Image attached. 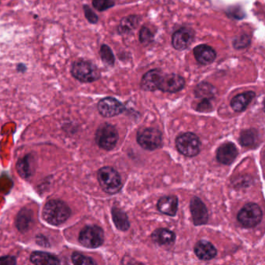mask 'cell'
<instances>
[{"label": "cell", "instance_id": "1", "mask_svg": "<svg viewBox=\"0 0 265 265\" xmlns=\"http://www.w3.org/2000/svg\"><path fill=\"white\" fill-rule=\"evenodd\" d=\"M42 216L44 220L51 225H62L70 217L71 209L63 201L53 199L45 204Z\"/></svg>", "mask_w": 265, "mask_h": 265}, {"label": "cell", "instance_id": "2", "mask_svg": "<svg viewBox=\"0 0 265 265\" xmlns=\"http://www.w3.org/2000/svg\"><path fill=\"white\" fill-rule=\"evenodd\" d=\"M71 75L80 83H93L100 79L101 74L97 65L87 60L79 59L71 67Z\"/></svg>", "mask_w": 265, "mask_h": 265}, {"label": "cell", "instance_id": "3", "mask_svg": "<svg viewBox=\"0 0 265 265\" xmlns=\"http://www.w3.org/2000/svg\"><path fill=\"white\" fill-rule=\"evenodd\" d=\"M99 184L104 192L107 194H116L122 188L121 177L114 168L102 167L97 172Z\"/></svg>", "mask_w": 265, "mask_h": 265}, {"label": "cell", "instance_id": "4", "mask_svg": "<svg viewBox=\"0 0 265 265\" xmlns=\"http://www.w3.org/2000/svg\"><path fill=\"white\" fill-rule=\"evenodd\" d=\"M119 135L115 127L104 123L97 128L96 132V142L101 149L111 150L116 146Z\"/></svg>", "mask_w": 265, "mask_h": 265}, {"label": "cell", "instance_id": "5", "mask_svg": "<svg viewBox=\"0 0 265 265\" xmlns=\"http://www.w3.org/2000/svg\"><path fill=\"white\" fill-rule=\"evenodd\" d=\"M79 241L85 248H99L104 244V231L98 226H87L79 233Z\"/></svg>", "mask_w": 265, "mask_h": 265}, {"label": "cell", "instance_id": "6", "mask_svg": "<svg viewBox=\"0 0 265 265\" xmlns=\"http://www.w3.org/2000/svg\"><path fill=\"white\" fill-rule=\"evenodd\" d=\"M262 216L260 206L255 203H248L240 211L237 219L243 227L254 228L261 223Z\"/></svg>", "mask_w": 265, "mask_h": 265}, {"label": "cell", "instance_id": "7", "mask_svg": "<svg viewBox=\"0 0 265 265\" xmlns=\"http://www.w3.org/2000/svg\"><path fill=\"white\" fill-rule=\"evenodd\" d=\"M176 146L181 154L188 157H193L200 152L201 142L196 135L187 132L177 138Z\"/></svg>", "mask_w": 265, "mask_h": 265}, {"label": "cell", "instance_id": "8", "mask_svg": "<svg viewBox=\"0 0 265 265\" xmlns=\"http://www.w3.org/2000/svg\"><path fill=\"white\" fill-rule=\"evenodd\" d=\"M137 141L143 149L154 150L161 146L162 134L156 128H143L138 132Z\"/></svg>", "mask_w": 265, "mask_h": 265}, {"label": "cell", "instance_id": "9", "mask_svg": "<svg viewBox=\"0 0 265 265\" xmlns=\"http://www.w3.org/2000/svg\"><path fill=\"white\" fill-rule=\"evenodd\" d=\"M97 109L102 116L111 118L121 114L125 110V106L113 97H105L99 101Z\"/></svg>", "mask_w": 265, "mask_h": 265}, {"label": "cell", "instance_id": "10", "mask_svg": "<svg viewBox=\"0 0 265 265\" xmlns=\"http://www.w3.org/2000/svg\"><path fill=\"white\" fill-rule=\"evenodd\" d=\"M195 33L189 27H182L174 32L171 44L176 50L183 51L189 47L195 40Z\"/></svg>", "mask_w": 265, "mask_h": 265}, {"label": "cell", "instance_id": "11", "mask_svg": "<svg viewBox=\"0 0 265 265\" xmlns=\"http://www.w3.org/2000/svg\"><path fill=\"white\" fill-rule=\"evenodd\" d=\"M185 80L178 74H165L162 77L158 90L166 93H177L185 87Z\"/></svg>", "mask_w": 265, "mask_h": 265}, {"label": "cell", "instance_id": "12", "mask_svg": "<svg viewBox=\"0 0 265 265\" xmlns=\"http://www.w3.org/2000/svg\"><path fill=\"white\" fill-rule=\"evenodd\" d=\"M190 209L195 226H202L207 223L209 213L207 208L198 197H194L190 203Z\"/></svg>", "mask_w": 265, "mask_h": 265}, {"label": "cell", "instance_id": "13", "mask_svg": "<svg viewBox=\"0 0 265 265\" xmlns=\"http://www.w3.org/2000/svg\"><path fill=\"white\" fill-rule=\"evenodd\" d=\"M164 72L161 69H155L149 71L145 74L142 80L140 86L145 91H155L158 90L159 85Z\"/></svg>", "mask_w": 265, "mask_h": 265}, {"label": "cell", "instance_id": "14", "mask_svg": "<svg viewBox=\"0 0 265 265\" xmlns=\"http://www.w3.org/2000/svg\"><path fill=\"white\" fill-rule=\"evenodd\" d=\"M238 156V149L232 142H226L222 145L218 150L216 157L220 164L230 165Z\"/></svg>", "mask_w": 265, "mask_h": 265}, {"label": "cell", "instance_id": "15", "mask_svg": "<svg viewBox=\"0 0 265 265\" xmlns=\"http://www.w3.org/2000/svg\"><path fill=\"white\" fill-rule=\"evenodd\" d=\"M195 59L202 65L213 63L216 58V52L213 47L206 44H200L194 48Z\"/></svg>", "mask_w": 265, "mask_h": 265}, {"label": "cell", "instance_id": "16", "mask_svg": "<svg viewBox=\"0 0 265 265\" xmlns=\"http://www.w3.org/2000/svg\"><path fill=\"white\" fill-rule=\"evenodd\" d=\"M159 211L169 216H175L178 209V199L174 195L162 197L157 203Z\"/></svg>", "mask_w": 265, "mask_h": 265}, {"label": "cell", "instance_id": "17", "mask_svg": "<svg viewBox=\"0 0 265 265\" xmlns=\"http://www.w3.org/2000/svg\"><path fill=\"white\" fill-rule=\"evenodd\" d=\"M196 256L202 261L212 260L217 255V250L209 241H200L195 247Z\"/></svg>", "mask_w": 265, "mask_h": 265}, {"label": "cell", "instance_id": "18", "mask_svg": "<svg viewBox=\"0 0 265 265\" xmlns=\"http://www.w3.org/2000/svg\"><path fill=\"white\" fill-rule=\"evenodd\" d=\"M255 97V93L253 91L241 93V94L237 95L232 99L230 104H231L233 110L237 112H241L246 109Z\"/></svg>", "mask_w": 265, "mask_h": 265}, {"label": "cell", "instance_id": "19", "mask_svg": "<svg viewBox=\"0 0 265 265\" xmlns=\"http://www.w3.org/2000/svg\"><path fill=\"white\" fill-rule=\"evenodd\" d=\"M152 239L159 245L168 246L174 244L175 241V234L167 229L160 228L155 230L152 234Z\"/></svg>", "mask_w": 265, "mask_h": 265}, {"label": "cell", "instance_id": "20", "mask_svg": "<svg viewBox=\"0 0 265 265\" xmlns=\"http://www.w3.org/2000/svg\"><path fill=\"white\" fill-rule=\"evenodd\" d=\"M32 263L37 265H59V259L55 255L43 252V251H34L30 257Z\"/></svg>", "mask_w": 265, "mask_h": 265}, {"label": "cell", "instance_id": "21", "mask_svg": "<svg viewBox=\"0 0 265 265\" xmlns=\"http://www.w3.org/2000/svg\"><path fill=\"white\" fill-rule=\"evenodd\" d=\"M32 212L27 209H23L18 213L16 219V226L18 230L23 233L30 229L32 224Z\"/></svg>", "mask_w": 265, "mask_h": 265}, {"label": "cell", "instance_id": "22", "mask_svg": "<svg viewBox=\"0 0 265 265\" xmlns=\"http://www.w3.org/2000/svg\"><path fill=\"white\" fill-rule=\"evenodd\" d=\"M111 213H112V219L114 225L118 230L121 231H126L129 229L130 223H129L126 213H124L123 211L117 207L113 208Z\"/></svg>", "mask_w": 265, "mask_h": 265}, {"label": "cell", "instance_id": "23", "mask_svg": "<svg viewBox=\"0 0 265 265\" xmlns=\"http://www.w3.org/2000/svg\"><path fill=\"white\" fill-rule=\"evenodd\" d=\"M216 89L215 86L206 82H202L196 86L195 90V97L198 98L211 99L215 97Z\"/></svg>", "mask_w": 265, "mask_h": 265}, {"label": "cell", "instance_id": "24", "mask_svg": "<svg viewBox=\"0 0 265 265\" xmlns=\"http://www.w3.org/2000/svg\"><path fill=\"white\" fill-rule=\"evenodd\" d=\"M139 22V16H134V15L126 16V17L121 19V23H120L119 26H118V32L121 34L130 33L132 30H133L134 29L137 27Z\"/></svg>", "mask_w": 265, "mask_h": 265}, {"label": "cell", "instance_id": "25", "mask_svg": "<svg viewBox=\"0 0 265 265\" xmlns=\"http://www.w3.org/2000/svg\"><path fill=\"white\" fill-rule=\"evenodd\" d=\"M29 155L24 156L23 158L19 160L16 164V170L18 174L24 179H27L31 176V169H30Z\"/></svg>", "mask_w": 265, "mask_h": 265}, {"label": "cell", "instance_id": "26", "mask_svg": "<svg viewBox=\"0 0 265 265\" xmlns=\"http://www.w3.org/2000/svg\"><path fill=\"white\" fill-rule=\"evenodd\" d=\"M258 132L254 129H249L241 133L240 142L244 146H253L258 142Z\"/></svg>", "mask_w": 265, "mask_h": 265}, {"label": "cell", "instance_id": "27", "mask_svg": "<svg viewBox=\"0 0 265 265\" xmlns=\"http://www.w3.org/2000/svg\"><path fill=\"white\" fill-rule=\"evenodd\" d=\"M100 58L102 62L108 66H112L115 62L114 54L111 47L107 44H102L100 49Z\"/></svg>", "mask_w": 265, "mask_h": 265}, {"label": "cell", "instance_id": "28", "mask_svg": "<svg viewBox=\"0 0 265 265\" xmlns=\"http://www.w3.org/2000/svg\"><path fill=\"white\" fill-rule=\"evenodd\" d=\"M72 262L74 265H90L97 264L92 258L85 256V255L78 253V252L72 254Z\"/></svg>", "mask_w": 265, "mask_h": 265}, {"label": "cell", "instance_id": "29", "mask_svg": "<svg viewBox=\"0 0 265 265\" xmlns=\"http://www.w3.org/2000/svg\"><path fill=\"white\" fill-rule=\"evenodd\" d=\"M92 5L94 9L103 12L113 7L115 5V2L114 0H92Z\"/></svg>", "mask_w": 265, "mask_h": 265}, {"label": "cell", "instance_id": "30", "mask_svg": "<svg viewBox=\"0 0 265 265\" xmlns=\"http://www.w3.org/2000/svg\"><path fill=\"white\" fill-rule=\"evenodd\" d=\"M153 40V34L149 28L143 26L139 33V40L143 44H148Z\"/></svg>", "mask_w": 265, "mask_h": 265}, {"label": "cell", "instance_id": "31", "mask_svg": "<svg viewBox=\"0 0 265 265\" xmlns=\"http://www.w3.org/2000/svg\"><path fill=\"white\" fill-rule=\"evenodd\" d=\"M251 43V38L247 34H243L240 37H236L234 40V47L237 49H242L247 46L249 45Z\"/></svg>", "mask_w": 265, "mask_h": 265}, {"label": "cell", "instance_id": "32", "mask_svg": "<svg viewBox=\"0 0 265 265\" xmlns=\"http://www.w3.org/2000/svg\"><path fill=\"white\" fill-rule=\"evenodd\" d=\"M83 9L85 17L87 19V21L92 24H96L99 20L98 16L93 12V9L88 5H83Z\"/></svg>", "mask_w": 265, "mask_h": 265}, {"label": "cell", "instance_id": "33", "mask_svg": "<svg viewBox=\"0 0 265 265\" xmlns=\"http://www.w3.org/2000/svg\"><path fill=\"white\" fill-rule=\"evenodd\" d=\"M213 108V106L209 101V99H203L199 105L197 106V111L199 112H209Z\"/></svg>", "mask_w": 265, "mask_h": 265}, {"label": "cell", "instance_id": "34", "mask_svg": "<svg viewBox=\"0 0 265 265\" xmlns=\"http://www.w3.org/2000/svg\"><path fill=\"white\" fill-rule=\"evenodd\" d=\"M16 264V260L15 257L5 256L0 258V265H13Z\"/></svg>", "mask_w": 265, "mask_h": 265}, {"label": "cell", "instance_id": "35", "mask_svg": "<svg viewBox=\"0 0 265 265\" xmlns=\"http://www.w3.org/2000/svg\"><path fill=\"white\" fill-rule=\"evenodd\" d=\"M16 71H17L18 72H21V73L26 72V65L23 63H18L17 65H16Z\"/></svg>", "mask_w": 265, "mask_h": 265}]
</instances>
